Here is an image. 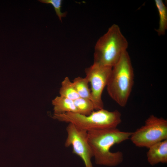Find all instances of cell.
I'll use <instances>...</instances> for the list:
<instances>
[{
    "label": "cell",
    "mask_w": 167,
    "mask_h": 167,
    "mask_svg": "<svg viewBox=\"0 0 167 167\" xmlns=\"http://www.w3.org/2000/svg\"><path fill=\"white\" fill-rule=\"evenodd\" d=\"M66 130L65 147H72L73 153L82 159L85 167H93L91 159L93 156L88 142V131L71 123H69Z\"/></svg>",
    "instance_id": "cell-7"
},
{
    "label": "cell",
    "mask_w": 167,
    "mask_h": 167,
    "mask_svg": "<svg viewBox=\"0 0 167 167\" xmlns=\"http://www.w3.org/2000/svg\"><path fill=\"white\" fill-rule=\"evenodd\" d=\"M130 139L136 146L148 148L167 139V121L153 115L150 116L144 125L132 132Z\"/></svg>",
    "instance_id": "cell-5"
},
{
    "label": "cell",
    "mask_w": 167,
    "mask_h": 167,
    "mask_svg": "<svg viewBox=\"0 0 167 167\" xmlns=\"http://www.w3.org/2000/svg\"><path fill=\"white\" fill-rule=\"evenodd\" d=\"M52 118L60 121L72 123L87 131L116 128L122 122L121 114L119 111H110L104 108L94 111L88 115L65 113H54Z\"/></svg>",
    "instance_id": "cell-4"
},
{
    "label": "cell",
    "mask_w": 167,
    "mask_h": 167,
    "mask_svg": "<svg viewBox=\"0 0 167 167\" xmlns=\"http://www.w3.org/2000/svg\"><path fill=\"white\" fill-rule=\"evenodd\" d=\"M128 46V42L117 24L111 26L96 42L94 47L93 63L112 67Z\"/></svg>",
    "instance_id": "cell-3"
},
{
    "label": "cell",
    "mask_w": 167,
    "mask_h": 167,
    "mask_svg": "<svg viewBox=\"0 0 167 167\" xmlns=\"http://www.w3.org/2000/svg\"><path fill=\"white\" fill-rule=\"evenodd\" d=\"M147 152V160L152 165L167 162V139L152 145Z\"/></svg>",
    "instance_id": "cell-8"
},
{
    "label": "cell",
    "mask_w": 167,
    "mask_h": 167,
    "mask_svg": "<svg viewBox=\"0 0 167 167\" xmlns=\"http://www.w3.org/2000/svg\"><path fill=\"white\" fill-rule=\"evenodd\" d=\"M38 1L42 3L51 5L54 7L57 15L61 22H62V18L66 16V12H62L61 11L62 0H39Z\"/></svg>",
    "instance_id": "cell-14"
},
{
    "label": "cell",
    "mask_w": 167,
    "mask_h": 167,
    "mask_svg": "<svg viewBox=\"0 0 167 167\" xmlns=\"http://www.w3.org/2000/svg\"><path fill=\"white\" fill-rule=\"evenodd\" d=\"M54 106V114L65 113H77L74 101L61 96H57L52 101Z\"/></svg>",
    "instance_id": "cell-9"
},
{
    "label": "cell",
    "mask_w": 167,
    "mask_h": 167,
    "mask_svg": "<svg viewBox=\"0 0 167 167\" xmlns=\"http://www.w3.org/2000/svg\"><path fill=\"white\" fill-rule=\"evenodd\" d=\"M77 113L84 115H88L90 114L94 110V105L89 99L79 97L74 101Z\"/></svg>",
    "instance_id": "cell-13"
},
{
    "label": "cell",
    "mask_w": 167,
    "mask_h": 167,
    "mask_svg": "<svg viewBox=\"0 0 167 167\" xmlns=\"http://www.w3.org/2000/svg\"><path fill=\"white\" fill-rule=\"evenodd\" d=\"M134 76L131 58L126 51L112 67L106 86L110 97L121 107L127 104L134 84Z\"/></svg>",
    "instance_id": "cell-2"
},
{
    "label": "cell",
    "mask_w": 167,
    "mask_h": 167,
    "mask_svg": "<svg viewBox=\"0 0 167 167\" xmlns=\"http://www.w3.org/2000/svg\"><path fill=\"white\" fill-rule=\"evenodd\" d=\"M155 2L159 16V27L156 31L158 35H162L167 29V7L161 0H155Z\"/></svg>",
    "instance_id": "cell-10"
},
{
    "label": "cell",
    "mask_w": 167,
    "mask_h": 167,
    "mask_svg": "<svg viewBox=\"0 0 167 167\" xmlns=\"http://www.w3.org/2000/svg\"><path fill=\"white\" fill-rule=\"evenodd\" d=\"M72 82L79 97L91 100V90L88 86L89 82L86 77H77Z\"/></svg>",
    "instance_id": "cell-11"
},
{
    "label": "cell",
    "mask_w": 167,
    "mask_h": 167,
    "mask_svg": "<svg viewBox=\"0 0 167 167\" xmlns=\"http://www.w3.org/2000/svg\"><path fill=\"white\" fill-rule=\"evenodd\" d=\"M132 132L122 131L117 128L93 130L88 131V140L96 163L112 166L121 163L122 153L112 152L111 147L130 139Z\"/></svg>",
    "instance_id": "cell-1"
},
{
    "label": "cell",
    "mask_w": 167,
    "mask_h": 167,
    "mask_svg": "<svg viewBox=\"0 0 167 167\" xmlns=\"http://www.w3.org/2000/svg\"><path fill=\"white\" fill-rule=\"evenodd\" d=\"M60 96L74 101L80 97L69 77H66L61 83Z\"/></svg>",
    "instance_id": "cell-12"
},
{
    "label": "cell",
    "mask_w": 167,
    "mask_h": 167,
    "mask_svg": "<svg viewBox=\"0 0 167 167\" xmlns=\"http://www.w3.org/2000/svg\"><path fill=\"white\" fill-rule=\"evenodd\" d=\"M112 69L111 67L93 63L85 70V77L91 86V101L94 105L95 110L104 108L102 93L107 84Z\"/></svg>",
    "instance_id": "cell-6"
}]
</instances>
